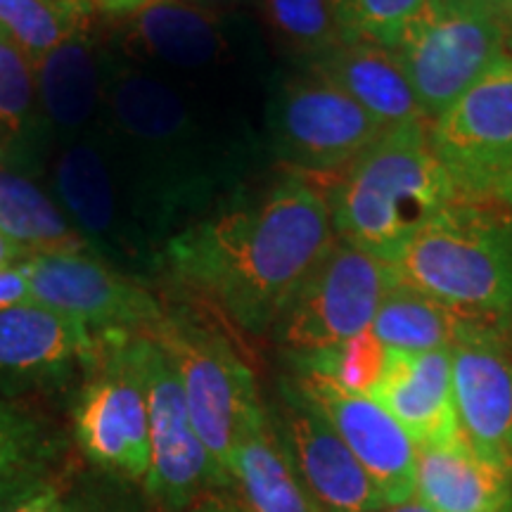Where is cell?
<instances>
[{"mask_svg":"<svg viewBox=\"0 0 512 512\" xmlns=\"http://www.w3.org/2000/svg\"><path fill=\"white\" fill-rule=\"evenodd\" d=\"M332 240L325 192L287 171L249 202L174 235L164 261L176 280L259 337L271 335Z\"/></svg>","mask_w":512,"mask_h":512,"instance_id":"6da1fadb","label":"cell"},{"mask_svg":"<svg viewBox=\"0 0 512 512\" xmlns=\"http://www.w3.org/2000/svg\"><path fill=\"white\" fill-rule=\"evenodd\" d=\"M427 121L384 128L325 188L335 238L392 261L432 223L456 188L434 155Z\"/></svg>","mask_w":512,"mask_h":512,"instance_id":"7a4b0ae2","label":"cell"},{"mask_svg":"<svg viewBox=\"0 0 512 512\" xmlns=\"http://www.w3.org/2000/svg\"><path fill=\"white\" fill-rule=\"evenodd\" d=\"M399 280L446 306L458 320L512 335V209L453 202L392 261Z\"/></svg>","mask_w":512,"mask_h":512,"instance_id":"3957f363","label":"cell"},{"mask_svg":"<svg viewBox=\"0 0 512 512\" xmlns=\"http://www.w3.org/2000/svg\"><path fill=\"white\" fill-rule=\"evenodd\" d=\"M147 335L174 363L192 425L230 479L235 444L268 415L254 373L219 328L188 309L166 311Z\"/></svg>","mask_w":512,"mask_h":512,"instance_id":"277c9868","label":"cell"},{"mask_svg":"<svg viewBox=\"0 0 512 512\" xmlns=\"http://www.w3.org/2000/svg\"><path fill=\"white\" fill-rule=\"evenodd\" d=\"M505 10L491 0H427L392 53L427 124L505 53Z\"/></svg>","mask_w":512,"mask_h":512,"instance_id":"5b68a950","label":"cell"},{"mask_svg":"<svg viewBox=\"0 0 512 512\" xmlns=\"http://www.w3.org/2000/svg\"><path fill=\"white\" fill-rule=\"evenodd\" d=\"M133 356L150 425V472L143 491L157 512H188L211 491L233 482L202 444L174 363L157 339L147 332L133 335Z\"/></svg>","mask_w":512,"mask_h":512,"instance_id":"8992f818","label":"cell"},{"mask_svg":"<svg viewBox=\"0 0 512 512\" xmlns=\"http://www.w3.org/2000/svg\"><path fill=\"white\" fill-rule=\"evenodd\" d=\"M399 283L389 261L335 238L271 330L287 354L332 347L370 330L384 294Z\"/></svg>","mask_w":512,"mask_h":512,"instance_id":"52a82bcc","label":"cell"},{"mask_svg":"<svg viewBox=\"0 0 512 512\" xmlns=\"http://www.w3.org/2000/svg\"><path fill=\"white\" fill-rule=\"evenodd\" d=\"M74 439L95 470L143 484L150 472V425L133 335H102L100 354L74 401Z\"/></svg>","mask_w":512,"mask_h":512,"instance_id":"ba28073f","label":"cell"},{"mask_svg":"<svg viewBox=\"0 0 512 512\" xmlns=\"http://www.w3.org/2000/svg\"><path fill=\"white\" fill-rule=\"evenodd\" d=\"M384 128L349 95L306 69L275 88L268 136L278 162L311 181L342 174Z\"/></svg>","mask_w":512,"mask_h":512,"instance_id":"9c48e42d","label":"cell"},{"mask_svg":"<svg viewBox=\"0 0 512 512\" xmlns=\"http://www.w3.org/2000/svg\"><path fill=\"white\" fill-rule=\"evenodd\" d=\"M458 200L486 202L512 157V55L503 53L427 126Z\"/></svg>","mask_w":512,"mask_h":512,"instance_id":"30bf717a","label":"cell"},{"mask_svg":"<svg viewBox=\"0 0 512 512\" xmlns=\"http://www.w3.org/2000/svg\"><path fill=\"white\" fill-rule=\"evenodd\" d=\"M19 268L34 302L79 320L95 335L152 332L166 313L150 290L88 252L31 254Z\"/></svg>","mask_w":512,"mask_h":512,"instance_id":"8fae6325","label":"cell"},{"mask_svg":"<svg viewBox=\"0 0 512 512\" xmlns=\"http://www.w3.org/2000/svg\"><path fill=\"white\" fill-rule=\"evenodd\" d=\"M100 347L102 335L38 302L0 309V396L62 392L86 377Z\"/></svg>","mask_w":512,"mask_h":512,"instance_id":"7c38bea8","label":"cell"},{"mask_svg":"<svg viewBox=\"0 0 512 512\" xmlns=\"http://www.w3.org/2000/svg\"><path fill=\"white\" fill-rule=\"evenodd\" d=\"M275 432L320 512H377L384 498L349 446L292 377L280 382Z\"/></svg>","mask_w":512,"mask_h":512,"instance_id":"4fadbf2b","label":"cell"},{"mask_svg":"<svg viewBox=\"0 0 512 512\" xmlns=\"http://www.w3.org/2000/svg\"><path fill=\"white\" fill-rule=\"evenodd\" d=\"M453 401L467 444L512 475V361L503 339L465 323L451 347Z\"/></svg>","mask_w":512,"mask_h":512,"instance_id":"5bb4252c","label":"cell"},{"mask_svg":"<svg viewBox=\"0 0 512 512\" xmlns=\"http://www.w3.org/2000/svg\"><path fill=\"white\" fill-rule=\"evenodd\" d=\"M292 380L349 446L384 503H401L415 496L413 439L373 396L344 392L337 384L313 375H292Z\"/></svg>","mask_w":512,"mask_h":512,"instance_id":"9a60e30c","label":"cell"},{"mask_svg":"<svg viewBox=\"0 0 512 512\" xmlns=\"http://www.w3.org/2000/svg\"><path fill=\"white\" fill-rule=\"evenodd\" d=\"M370 396L406 430L415 448L451 444L463 437L453 401L451 349L389 351Z\"/></svg>","mask_w":512,"mask_h":512,"instance_id":"2e32d148","label":"cell"},{"mask_svg":"<svg viewBox=\"0 0 512 512\" xmlns=\"http://www.w3.org/2000/svg\"><path fill=\"white\" fill-rule=\"evenodd\" d=\"M306 69L349 95L382 128L427 121L392 48L373 41H342Z\"/></svg>","mask_w":512,"mask_h":512,"instance_id":"e0dca14e","label":"cell"},{"mask_svg":"<svg viewBox=\"0 0 512 512\" xmlns=\"http://www.w3.org/2000/svg\"><path fill=\"white\" fill-rule=\"evenodd\" d=\"M226 17L183 0H155L128 19L126 53L169 69H204L226 53Z\"/></svg>","mask_w":512,"mask_h":512,"instance_id":"ac0fdd59","label":"cell"},{"mask_svg":"<svg viewBox=\"0 0 512 512\" xmlns=\"http://www.w3.org/2000/svg\"><path fill=\"white\" fill-rule=\"evenodd\" d=\"M105 67L107 62L86 31L64 41L36 64L41 117L69 143L83 136L102 112Z\"/></svg>","mask_w":512,"mask_h":512,"instance_id":"d6986e66","label":"cell"},{"mask_svg":"<svg viewBox=\"0 0 512 512\" xmlns=\"http://www.w3.org/2000/svg\"><path fill=\"white\" fill-rule=\"evenodd\" d=\"M510 477L465 437L415 448V491L434 512H503L512 496Z\"/></svg>","mask_w":512,"mask_h":512,"instance_id":"ffe728a7","label":"cell"},{"mask_svg":"<svg viewBox=\"0 0 512 512\" xmlns=\"http://www.w3.org/2000/svg\"><path fill=\"white\" fill-rule=\"evenodd\" d=\"M67 439L48 420L0 396V512L60 482Z\"/></svg>","mask_w":512,"mask_h":512,"instance_id":"44dd1931","label":"cell"},{"mask_svg":"<svg viewBox=\"0 0 512 512\" xmlns=\"http://www.w3.org/2000/svg\"><path fill=\"white\" fill-rule=\"evenodd\" d=\"M60 209L88 240H110L119 228V185L112 162L95 140H74L60 152L53 174Z\"/></svg>","mask_w":512,"mask_h":512,"instance_id":"7402d4cb","label":"cell"},{"mask_svg":"<svg viewBox=\"0 0 512 512\" xmlns=\"http://www.w3.org/2000/svg\"><path fill=\"white\" fill-rule=\"evenodd\" d=\"M247 512H320L287 458L271 415L242 434L230 458Z\"/></svg>","mask_w":512,"mask_h":512,"instance_id":"603a6c76","label":"cell"},{"mask_svg":"<svg viewBox=\"0 0 512 512\" xmlns=\"http://www.w3.org/2000/svg\"><path fill=\"white\" fill-rule=\"evenodd\" d=\"M0 233L31 254L88 252L60 204L27 176L0 164Z\"/></svg>","mask_w":512,"mask_h":512,"instance_id":"cb8c5ba5","label":"cell"},{"mask_svg":"<svg viewBox=\"0 0 512 512\" xmlns=\"http://www.w3.org/2000/svg\"><path fill=\"white\" fill-rule=\"evenodd\" d=\"M463 330V320L403 280L384 294L370 325V332L389 351H408V354L451 349Z\"/></svg>","mask_w":512,"mask_h":512,"instance_id":"d4e9b609","label":"cell"},{"mask_svg":"<svg viewBox=\"0 0 512 512\" xmlns=\"http://www.w3.org/2000/svg\"><path fill=\"white\" fill-rule=\"evenodd\" d=\"M88 12L83 0H0V29L38 64L86 31Z\"/></svg>","mask_w":512,"mask_h":512,"instance_id":"484cf974","label":"cell"},{"mask_svg":"<svg viewBox=\"0 0 512 512\" xmlns=\"http://www.w3.org/2000/svg\"><path fill=\"white\" fill-rule=\"evenodd\" d=\"M287 356L294 366V375L323 377V380L342 387L344 392L370 396L387 366L389 349L373 332L366 330L361 335L332 344V347L294 351Z\"/></svg>","mask_w":512,"mask_h":512,"instance_id":"4316f807","label":"cell"},{"mask_svg":"<svg viewBox=\"0 0 512 512\" xmlns=\"http://www.w3.org/2000/svg\"><path fill=\"white\" fill-rule=\"evenodd\" d=\"M271 29L292 53L311 62L344 38L335 0H261Z\"/></svg>","mask_w":512,"mask_h":512,"instance_id":"83f0119b","label":"cell"},{"mask_svg":"<svg viewBox=\"0 0 512 512\" xmlns=\"http://www.w3.org/2000/svg\"><path fill=\"white\" fill-rule=\"evenodd\" d=\"M41 119L36 62L0 29V128L19 138Z\"/></svg>","mask_w":512,"mask_h":512,"instance_id":"f1b7e54d","label":"cell"},{"mask_svg":"<svg viewBox=\"0 0 512 512\" xmlns=\"http://www.w3.org/2000/svg\"><path fill=\"white\" fill-rule=\"evenodd\" d=\"M427 0H335L347 41H373L392 48Z\"/></svg>","mask_w":512,"mask_h":512,"instance_id":"f546056e","label":"cell"},{"mask_svg":"<svg viewBox=\"0 0 512 512\" xmlns=\"http://www.w3.org/2000/svg\"><path fill=\"white\" fill-rule=\"evenodd\" d=\"M60 512H152V505L133 482L93 467L62 482Z\"/></svg>","mask_w":512,"mask_h":512,"instance_id":"4dcf8cb0","label":"cell"},{"mask_svg":"<svg viewBox=\"0 0 512 512\" xmlns=\"http://www.w3.org/2000/svg\"><path fill=\"white\" fill-rule=\"evenodd\" d=\"M34 302L22 268H0V309Z\"/></svg>","mask_w":512,"mask_h":512,"instance_id":"1f68e13d","label":"cell"},{"mask_svg":"<svg viewBox=\"0 0 512 512\" xmlns=\"http://www.w3.org/2000/svg\"><path fill=\"white\" fill-rule=\"evenodd\" d=\"M60 503H62V479L60 482L41 486V489H36L34 494L24 496L22 501L10 505V508H5L3 512H60Z\"/></svg>","mask_w":512,"mask_h":512,"instance_id":"d6a6232c","label":"cell"},{"mask_svg":"<svg viewBox=\"0 0 512 512\" xmlns=\"http://www.w3.org/2000/svg\"><path fill=\"white\" fill-rule=\"evenodd\" d=\"M83 3L91 10H100L112 17H133L140 10H145L147 5L155 3V0H83Z\"/></svg>","mask_w":512,"mask_h":512,"instance_id":"836d02e7","label":"cell"},{"mask_svg":"<svg viewBox=\"0 0 512 512\" xmlns=\"http://www.w3.org/2000/svg\"><path fill=\"white\" fill-rule=\"evenodd\" d=\"M223 489L219 491H211L202 498V501H197L195 505L188 512H247L245 505L235 503L233 498H228L226 494H221Z\"/></svg>","mask_w":512,"mask_h":512,"instance_id":"e575fe53","label":"cell"},{"mask_svg":"<svg viewBox=\"0 0 512 512\" xmlns=\"http://www.w3.org/2000/svg\"><path fill=\"white\" fill-rule=\"evenodd\" d=\"M486 202H496L501 204V207L512 209V157L505 162L501 174L496 176L494 185H491L489 200Z\"/></svg>","mask_w":512,"mask_h":512,"instance_id":"d590c367","label":"cell"},{"mask_svg":"<svg viewBox=\"0 0 512 512\" xmlns=\"http://www.w3.org/2000/svg\"><path fill=\"white\" fill-rule=\"evenodd\" d=\"M29 256L31 252L15 245V242L8 240L3 233H0V268H17L19 264H24Z\"/></svg>","mask_w":512,"mask_h":512,"instance_id":"8d00e7d4","label":"cell"},{"mask_svg":"<svg viewBox=\"0 0 512 512\" xmlns=\"http://www.w3.org/2000/svg\"><path fill=\"white\" fill-rule=\"evenodd\" d=\"M183 3H190L200 10H207V12H214V15L226 17V12L238 8L242 0H183Z\"/></svg>","mask_w":512,"mask_h":512,"instance_id":"74e56055","label":"cell"},{"mask_svg":"<svg viewBox=\"0 0 512 512\" xmlns=\"http://www.w3.org/2000/svg\"><path fill=\"white\" fill-rule=\"evenodd\" d=\"M382 512H434V510L425 501H422V498L413 496V498H408V501L392 503V508H387Z\"/></svg>","mask_w":512,"mask_h":512,"instance_id":"f35d334b","label":"cell"},{"mask_svg":"<svg viewBox=\"0 0 512 512\" xmlns=\"http://www.w3.org/2000/svg\"><path fill=\"white\" fill-rule=\"evenodd\" d=\"M505 53L512 55V5L508 8V12H505Z\"/></svg>","mask_w":512,"mask_h":512,"instance_id":"ab89813d","label":"cell"},{"mask_svg":"<svg viewBox=\"0 0 512 512\" xmlns=\"http://www.w3.org/2000/svg\"><path fill=\"white\" fill-rule=\"evenodd\" d=\"M491 3L498 5V8H503L505 12H508V8L512 5V0H491Z\"/></svg>","mask_w":512,"mask_h":512,"instance_id":"60d3db41","label":"cell"},{"mask_svg":"<svg viewBox=\"0 0 512 512\" xmlns=\"http://www.w3.org/2000/svg\"><path fill=\"white\" fill-rule=\"evenodd\" d=\"M503 512H512V496H510V501H508V505H505V508H503Z\"/></svg>","mask_w":512,"mask_h":512,"instance_id":"b9f144b4","label":"cell"}]
</instances>
